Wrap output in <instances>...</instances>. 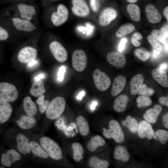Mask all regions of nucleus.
Segmentation results:
<instances>
[{
    "mask_svg": "<svg viewBox=\"0 0 168 168\" xmlns=\"http://www.w3.org/2000/svg\"><path fill=\"white\" fill-rule=\"evenodd\" d=\"M6 19L8 25L13 33L22 35H34L38 33L36 23L19 17L9 15Z\"/></svg>",
    "mask_w": 168,
    "mask_h": 168,
    "instance_id": "f257e3e1",
    "label": "nucleus"
},
{
    "mask_svg": "<svg viewBox=\"0 0 168 168\" xmlns=\"http://www.w3.org/2000/svg\"><path fill=\"white\" fill-rule=\"evenodd\" d=\"M109 129L102 128L103 134L106 138H112L116 142L122 143L125 140V135L118 122L116 120H111L109 123Z\"/></svg>",
    "mask_w": 168,
    "mask_h": 168,
    "instance_id": "f03ea898",
    "label": "nucleus"
},
{
    "mask_svg": "<svg viewBox=\"0 0 168 168\" xmlns=\"http://www.w3.org/2000/svg\"><path fill=\"white\" fill-rule=\"evenodd\" d=\"M66 103L64 99L58 96L49 103L46 111V115L48 119L53 120L60 117L64 110Z\"/></svg>",
    "mask_w": 168,
    "mask_h": 168,
    "instance_id": "7ed1b4c3",
    "label": "nucleus"
},
{
    "mask_svg": "<svg viewBox=\"0 0 168 168\" xmlns=\"http://www.w3.org/2000/svg\"><path fill=\"white\" fill-rule=\"evenodd\" d=\"M40 143L44 150L53 159L58 160L62 158L61 148L58 144L52 139L44 137L40 139Z\"/></svg>",
    "mask_w": 168,
    "mask_h": 168,
    "instance_id": "20e7f679",
    "label": "nucleus"
},
{
    "mask_svg": "<svg viewBox=\"0 0 168 168\" xmlns=\"http://www.w3.org/2000/svg\"><path fill=\"white\" fill-rule=\"evenodd\" d=\"M37 14L36 9L34 6L21 3L17 5L16 12L9 15L16 16L35 23Z\"/></svg>",
    "mask_w": 168,
    "mask_h": 168,
    "instance_id": "39448f33",
    "label": "nucleus"
},
{
    "mask_svg": "<svg viewBox=\"0 0 168 168\" xmlns=\"http://www.w3.org/2000/svg\"><path fill=\"white\" fill-rule=\"evenodd\" d=\"M18 96L17 90L12 84L7 82L0 83V98L8 102L16 100Z\"/></svg>",
    "mask_w": 168,
    "mask_h": 168,
    "instance_id": "423d86ee",
    "label": "nucleus"
},
{
    "mask_svg": "<svg viewBox=\"0 0 168 168\" xmlns=\"http://www.w3.org/2000/svg\"><path fill=\"white\" fill-rule=\"evenodd\" d=\"M68 15L69 11L67 8L64 5L60 4L58 6L56 10L51 14V21L54 26H60L67 21Z\"/></svg>",
    "mask_w": 168,
    "mask_h": 168,
    "instance_id": "0eeeda50",
    "label": "nucleus"
},
{
    "mask_svg": "<svg viewBox=\"0 0 168 168\" xmlns=\"http://www.w3.org/2000/svg\"><path fill=\"white\" fill-rule=\"evenodd\" d=\"M72 62L75 70L79 72L83 71L87 63V57L85 52L80 49L75 50L72 54Z\"/></svg>",
    "mask_w": 168,
    "mask_h": 168,
    "instance_id": "6e6552de",
    "label": "nucleus"
},
{
    "mask_svg": "<svg viewBox=\"0 0 168 168\" xmlns=\"http://www.w3.org/2000/svg\"><path fill=\"white\" fill-rule=\"evenodd\" d=\"M93 78L96 88L100 91L106 90L110 85L111 81L108 76L99 69L94 71Z\"/></svg>",
    "mask_w": 168,
    "mask_h": 168,
    "instance_id": "1a4fd4ad",
    "label": "nucleus"
},
{
    "mask_svg": "<svg viewBox=\"0 0 168 168\" xmlns=\"http://www.w3.org/2000/svg\"><path fill=\"white\" fill-rule=\"evenodd\" d=\"M49 50L55 59L61 63L65 62L68 58V53L63 46L58 41H51L49 46Z\"/></svg>",
    "mask_w": 168,
    "mask_h": 168,
    "instance_id": "9d476101",
    "label": "nucleus"
},
{
    "mask_svg": "<svg viewBox=\"0 0 168 168\" xmlns=\"http://www.w3.org/2000/svg\"><path fill=\"white\" fill-rule=\"evenodd\" d=\"M37 54V50L35 48L27 45L23 47L20 50L17 55V58L21 63H28L36 59Z\"/></svg>",
    "mask_w": 168,
    "mask_h": 168,
    "instance_id": "9b49d317",
    "label": "nucleus"
},
{
    "mask_svg": "<svg viewBox=\"0 0 168 168\" xmlns=\"http://www.w3.org/2000/svg\"><path fill=\"white\" fill-rule=\"evenodd\" d=\"M72 6L71 10L75 16L81 17L88 16L90 13V10L85 0H72Z\"/></svg>",
    "mask_w": 168,
    "mask_h": 168,
    "instance_id": "f8f14e48",
    "label": "nucleus"
},
{
    "mask_svg": "<svg viewBox=\"0 0 168 168\" xmlns=\"http://www.w3.org/2000/svg\"><path fill=\"white\" fill-rule=\"evenodd\" d=\"M106 57L108 62L116 68H124L126 63L125 56L120 52H110L107 54Z\"/></svg>",
    "mask_w": 168,
    "mask_h": 168,
    "instance_id": "ddd939ff",
    "label": "nucleus"
},
{
    "mask_svg": "<svg viewBox=\"0 0 168 168\" xmlns=\"http://www.w3.org/2000/svg\"><path fill=\"white\" fill-rule=\"evenodd\" d=\"M137 132L140 138H147L149 140L152 139L154 133L152 125L146 120H143L138 124Z\"/></svg>",
    "mask_w": 168,
    "mask_h": 168,
    "instance_id": "4468645a",
    "label": "nucleus"
},
{
    "mask_svg": "<svg viewBox=\"0 0 168 168\" xmlns=\"http://www.w3.org/2000/svg\"><path fill=\"white\" fill-rule=\"evenodd\" d=\"M117 15V12L115 9L110 7L106 8L100 16L99 23L102 26H107L116 18Z\"/></svg>",
    "mask_w": 168,
    "mask_h": 168,
    "instance_id": "2eb2a0df",
    "label": "nucleus"
},
{
    "mask_svg": "<svg viewBox=\"0 0 168 168\" xmlns=\"http://www.w3.org/2000/svg\"><path fill=\"white\" fill-rule=\"evenodd\" d=\"M21 158L20 155L14 149L8 150L6 153L2 155L1 164L3 166L10 167L12 163L19 161Z\"/></svg>",
    "mask_w": 168,
    "mask_h": 168,
    "instance_id": "dca6fc26",
    "label": "nucleus"
},
{
    "mask_svg": "<svg viewBox=\"0 0 168 168\" xmlns=\"http://www.w3.org/2000/svg\"><path fill=\"white\" fill-rule=\"evenodd\" d=\"M145 11L147 20L153 24L160 22L162 17L157 9L153 5L148 4L145 8Z\"/></svg>",
    "mask_w": 168,
    "mask_h": 168,
    "instance_id": "f3484780",
    "label": "nucleus"
},
{
    "mask_svg": "<svg viewBox=\"0 0 168 168\" xmlns=\"http://www.w3.org/2000/svg\"><path fill=\"white\" fill-rule=\"evenodd\" d=\"M12 110L10 104L0 98V123H3L9 119Z\"/></svg>",
    "mask_w": 168,
    "mask_h": 168,
    "instance_id": "a211bd4d",
    "label": "nucleus"
},
{
    "mask_svg": "<svg viewBox=\"0 0 168 168\" xmlns=\"http://www.w3.org/2000/svg\"><path fill=\"white\" fill-rule=\"evenodd\" d=\"M162 108L158 104L155 105L153 108L147 110L143 116L144 119L148 122L154 124L157 121L158 116L161 114Z\"/></svg>",
    "mask_w": 168,
    "mask_h": 168,
    "instance_id": "6ab92c4d",
    "label": "nucleus"
},
{
    "mask_svg": "<svg viewBox=\"0 0 168 168\" xmlns=\"http://www.w3.org/2000/svg\"><path fill=\"white\" fill-rule=\"evenodd\" d=\"M17 147L22 154L26 155L30 153V149L27 138L23 134L20 133L16 137Z\"/></svg>",
    "mask_w": 168,
    "mask_h": 168,
    "instance_id": "aec40b11",
    "label": "nucleus"
},
{
    "mask_svg": "<svg viewBox=\"0 0 168 168\" xmlns=\"http://www.w3.org/2000/svg\"><path fill=\"white\" fill-rule=\"evenodd\" d=\"M126 82V79L124 76L117 77L114 80L112 85L111 94L115 96L120 93L124 89Z\"/></svg>",
    "mask_w": 168,
    "mask_h": 168,
    "instance_id": "412c9836",
    "label": "nucleus"
},
{
    "mask_svg": "<svg viewBox=\"0 0 168 168\" xmlns=\"http://www.w3.org/2000/svg\"><path fill=\"white\" fill-rule=\"evenodd\" d=\"M152 73L154 79L160 85L164 87H168V75L165 70L155 69L153 70Z\"/></svg>",
    "mask_w": 168,
    "mask_h": 168,
    "instance_id": "4be33fe9",
    "label": "nucleus"
},
{
    "mask_svg": "<svg viewBox=\"0 0 168 168\" xmlns=\"http://www.w3.org/2000/svg\"><path fill=\"white\" fill-rule=\"evenodd\" d=\"M144 81L143 76L138 74L133 76L130 82V91L133 95H136L141 88Z\"/></svg>",
    "mask_w": 168,
    "mask_h": 168,
    "instance_id": "5701e85b",
    "label": "nucleus"
},
{
    "mask_svg": "<svg viewBox=\"0 0 168 168\" xmlns=\"http://www.w3.org/2000/svg\"><path fill=\"white\" fill-rule=\"evenodd\" d=\"M129 101V98L127 95H120L114 100L113 105L114 109L119 112L124 111L126 108Z\"/></svg>",
    "mask_w": 168,
    "mask_h": 168,
    "instance_id": "b1692460",
    "label": "nucleus"
},
{
    "mask_svg": "<svg viewBox=\"0 0 168 168\" xmlns=\"http://www.w3.org/2000/svg\"><path fill=\"white\" fill-rule=\"evenodd\" d=\"M24 110L27 115L33 117L37 113V108L35 103L29 96L24 98L23 101Z\"/></svg>",
    "mask_w": 168,
    "mask_h": 168,
    "instance_id": "393cba45",
    "label": "nucleus"
},
{
    "mask_svg": "<svg viewBox=\"0 0 168 168\" xmlns=\"http://www.w3.org/2000/svg\"><path fill=\"white\" fill-rule=\"evenodd\" d=\"M45 91L43 81L41 80H35L30 89V94L35 97H38L44 94Z\"/></svg>",
    "mask_w": 168,
    "mask_h": 168,
    "instance_id": "a878e982",
    "label": "nucleus"
},
{
    "mask_svg": "<svg viewBox=\"0 0 168 168\" xmlns=\"http://www.w3.org/2000/svg\"><path fill=\"white\" fill-rule=\"evenodd\" d=\"M114 156L116 159L127 162L129 160L130 156L125 147L118 145L114 148Z\"/></svg>",
    "mask_w": 168,
    "mask_h": 168,
    "instance_id": "bb28decb",
    "label": "nucleus"
},
{
    "mask_svg": "<svg viewBox=\"0 0 168 168\" xmlns=\"http://www.w3.org/2000/svg\"><path fill=\"white\" fill-rule=\"evenodd\" d=\"M106 143L105 139L99 135H96L92 137L87 143V147L89 151H95L100 146H104Z\"/></svg>",
    "mask_w": 168,
    "mask_h": 168,
    "instance_id": "cd10ccee",
    "label": "nucleus"
},
{
    "mask_svg": "<svg viewBox=\"0 0 168 168\" xmlns=\"http://www.w3.org/2000/svg\"><path fill=\"white\" fill-rule=\"evenodd\" d=\"M36 119L32 117L24 115L21 116L16 122L18 125L24 129H29L33 128L36 123Z\"/></svg>",
    "mask_w": 168,
    "mask_h": 168,
    "instance_id": "c85d7f7f",
    "label": "nucleus"
},
{
    "mask_svg": "<svg viewBox=\"0 0 168 168\" xmlns=\"http://www.w3.org/2000/svg\"><path fill=\"white\" fill-rule=\"evenodd\" d=\"M76 124L79 133L83 136H86L89 132L90 128L87 121L82 115L78 116L76 119Z\"/></svg>",
    "mask_w": 168,
    "mask_h": 168,
    "instance_id": "c756f323",
    "label": "nucleus"
},
{
    "mask_svg": "<svg viewBox=\"0 0 168 168\" xmlns=\"http://www.w3.org/2000/svg\"><path fill=\"white\" fill-rule=\"evenodd\" d=\"M29 143L30 150L35 155L44 159H46L49 157L48 153L38 142L32 141Z\"/></svg>",
    "mask_w": 168,
    "mask_h": 168,
    "instance_id": "7c9ffc66",
    "label": "nucleus"
},
{
    "mask_svg": "<svg viewBox=\"0 0 168 168\" xmlns=\"http://www.w3.org/2000/svg\"><path fill=\"white\" fill-rule=\"evenodd\" d=\"M127 10L133 21H138L140 20V10L138 5L133 3L129 4L127 6Z\"/></svg>",
    "mask_w": 168,
    "mask_h": 168,
    "instance_id": "2f4dec72",
    "label": "nucleus"
},
{
    "mask_svg": "<svg viewBox=\"0 0 168 168\" xmlns=\"http://www.w3.org/2000/svg\"><path fill=\"white\" fill-rule=\"evenodd\" d=\"M122 125L128 128L132 133H136L137 132L138 123L137 120L130 115H128L125 120L122 121Z\"/></svg>",
    "mask_w": 168,
    "mask_h": 168,
    "instance_id": "473e14b6",
    "label": "nucleus"
},
{
    "mask_svg": "<svg viewBox=\"0 0 168 168\" xmlns=\"http://www.w3.org/2000/svg\"><path fill=\"white\" fill-rule=\"evenodd\" d=\"M73 157L74 161L79 162L83 158L84 150L82 145L78 142H74L72 145Z\"/></svg>",
    "mask_w": 168,
    "mask_h": 168,
    "instance_id": "72a5a7b5",
    "label": "nucleus"
},
{
    "mask_svg": "<svg viewBox=\"0 0 168 168\" xmlns=\"http://www.w3.org/2000/svg\"><path fill=\"white\" fill-rule=\"evenodd\" d=\"M89 166L93 168H107L109 163L105 160H102L97 157L94 156L91 157L89 161Z\"/></svg>",
    "mask_w": 168,
    "mask_h": 168,
    "instance_id": "f704fd0d",
    "label": "nucleus"
},
{
    "mask_svg": "<svg viewBox=\"0 0 168 168\" xmlns=\"http://www.w3.org/2000/svg\"><path fill=\"white\" fill-rule=\"evenodd\" d=\"M134 26L131 23H127L121 26L117 31L116 35L118 37H121L135 30Z\"/></svg>",
    "mask_w": 168,
    "mask_h": 168,
    "instance_id": "c9c22d12",
    "label": "nucleus"
},
{
    "mask_svg": "<svg viewBox=\"0 0 168 168\" xmlns=\"http://www.w3.org/2000/svg\"><path fill=\"white\" fill-rule=\"evenodd\" d=\"M147 39L152 45L153 53L156 54H160L162 51V47L159 41L151 35H148Z\"/></svg>",
    "mask_w": 168,
    "mask_h": 168,
    "instance_id": "e433bc0d",
    "label": "nucleus"
},
{
    "mask_svg": "<svg viewBox=\"0 0 168 168\" xmlns=\"http://www.w3.org/2000/svg\"><path fill=\"white\" fill-rule=\"evenodd\" d=\"M153 138L159 141L162 144H165L168 139V132L164 130H158L154 133Z\"/></svg>",
    "mask_w": 168,
    "mask_h": 168,
    "instance_id": "4c0bfd02",
    "label": "nucleus"
},
{
    "mask_svg": "<svg viewBox=\"0 0 168 168\" xmlns=\"http://www.w3.org/2000/svg\"><path fill=\"white\" fill-rule=\"evenodd\" d=\"M137 106L139 108L150 106L152 104L151 99L148 96L140 95L136 99Z\"/></svg>",
    "mask_w": 168,
    "mask_h": 168,
    "instance_id": "58836bf2",
    "label": "nucleus"
},
{
    "mask_svg": "<svg viewBox=\"0 0 168 168\" xmlns=\"http://www.w3.org/2000/svg\"><path fill=\"white\" fill-rule=\"evenodd\" d=\"M134 54L139 59L143 61H147L150 56V54L148 51L142 49H136L135 51Z\"/></svg>",
    "mask_w": 168,
    "mask_h": 168,
    "instance_id": "ea45409f",
    "label": "nucleus"
},
{
    "mask_svg": "<svg viewBox=\"0 0 168 168\" xmlns=\"http://www.w3.org/2000/svg\"><path fill=\"white\" fill-rule=\"evenodd\" d=\"M152 35L158 41L163 44L166 42V39L167 38L161 30L157 29H154L151 32Z\"/></svg>",
    "mask_w": 168,
    "mask_h": 168,
    "instance_id": "a19ab883",
    "label": "nucleus"
},
{
    "mask_svg": "<svg viewBox=\"0 0 168 168\" xmlns=\"http://www.w3.org/2000/svg\"><path fill=\"white\" fill-rule=\"evenodd\" d=\"M154 93L155 91L153 88L148 87L145 84H144L138 93L140 95L149 97L152 96Z\"/></svg>",
    "mask_w": 168,
    "mask_h": 168,
    "instance_id": "79ce46f5",
    "label": "nucleus"
},
{
    "mask_svg": "<svg viewBox=\"0 0 168 168\" xmlns=\"http://www.w3.org/2000/svg\"><path fill=\"white\" fill-rule=\"evenodd\" d=\"M11 31L0 25V41H5L11 37Z\"/></svg>",
    "mask_w": 168,
    "mask_h": 168,
    "instance_id": "37998d69",
    "label": "nucleus"
},
{
    "mask_svg": "<svg viewBox=\"0 0 168 168\" xmlns=\"http://www.w3.org/2000/svg\"><path fill=\"white\" fill-rule=\"evenodd\" d=\"M142 39V36L141 34L138 32L135 33L131 38V42L132 44L135 46L138 47L140 45V43L138 40Z\"/></svg>",
    "mask_w": 168,
    "mask_h": 168,
    "instance_id": "c03bdc74",
    "label": "nucleus"
},
{
    "mask_svg": "<svg viewBox=\"0 0 168 168\" xmlns=\"http://www.w3.org/2000/svg\"><path fill=\"white\" fill-rule=\"evenodd\" d=\"M49 102L47 100H44L40 105H38V108L40 112L44 113L46 111Z\"/></svg>",
    "mask_w": 168,
    "mask_h": 168,
    "instance_id": "a18cd8bd",
    "label": "nucleus"
},
{
    "mask_svg": "<svg viewBox=\"0 0 168 168\" xmlns=\"http://www.w3.org/2000/svg\"><path fill=\"white\" fill-rule=\"evenodd\" d=\"M65 71L66 69L64 66H62L59 68L58 73V80L59 81H62L63 80Z\"/></svg>",
    "mask_w": 168,
    "mask_h": 168,
    "instance_id": "49530a36",
    "label": "nucleus"
},
{
    "mask_svg": "<svg viewBox=\"0 0 168 168\" xmlns=\"http://www.w3.org/2000/svg\"><path fill=\"white\" fill-rule=\"evenodd\" d=\"M127 42V40L125 38H122L118 46V51L122 52L125 48V44Z\"/></svg>",
    "mask_w": 168,
    "mask_h": 168,
    "instance_id": "de8ad7c7",
    "label": "nucleus"
},
{
    "mask_svg": "<svg viewBox=\"0 0 168 168\" xmlns=\"http://www.w3.org/2000/svg\"><path fill=\"white\" fill-rule=\"evenodd\" d=\"M159 101L160 103L162 105L168 106L167 97L162 96L160 97Z\"/></svg>",
    "mask_w": 168,
    "mask_h": 168,
    "instance_id": "09e8293b",
    "label": "nucleus"
},
{
    "mask_svg": "<svg viewBox=\"0 0 168 168\" xmlns=\"http://www.w3.org/2000/svg\"><path fill=\"white\" fill-rule=\"evenodd\" d=\"M90 5L92 10L94 12H96L98 9L97 2L96 0H90Z\"/></svg>",
    "mask_w": 168,
    "mask_h": 168,
    "instance_id": "8fccbe9b",
    "label": "nucleus"
},
{
    "mask_svg": "<svg viewBox=\"0 0 168 168\" xmlns=\"http://www.w3.org/2000/svg\"><path fill=\"white\" fill-rule=\"evenodd\" d=\"M162 120L163 124L165 127L168 128V113H166L163 116Z\"/></svg>",
    "mask_w": 168,
    "mask_h": 168,
    "instance_id": "3c124183",
    "label": "nucleus"
},
{
    "mask_svg": "<svg viewBox=\"0 0 168 168\" xmlns=\"http://www.w3.org/2000/svg\"><path fill=\"white\" fill-rule=\"evenodd\" d=\"M38 64V62L36 59L31 61L28 63V66L30 68L33 67Z\"/></svg>",
    "mask_w": 168,
    "mask_h": 168,
    "instance_id": "603ef678",
    "label": "nucleus"
},
{
    "mask_svg": "<svg viewBox=\"0 0 168 168\" xmlns=\"http://www.w3.org/2000/svg\"><path fill=\"white\" fill-rule=\"evenodd\" d=\"M45 96L44 95L40 96L36 100V103L38 105H40L44 100Z\"/></svg>",
    "mask_w": 168,
    "mask_h": 168,
    "instance_id": "864d4df0",
    "label": "nucleus"
},
{
    "mask_svg": "<svg viewBox=\"0 0 168 168\" xmlns=\"http://www.w3.org/2000/svg\"><path fill=\"white\" fill-rule=\"evenodd\" d=\"M168 68V64L166 63H164L161 64L158 67V69L165 70Z\"/></svg>",
    "mask_w": 168,
    "mask_h": 168,
    "instance_id": "5fc2aeb1",
    "label": "nucleus"
},
{
    "mask_svg": "<svg viewBox=\"0 0 168 168\" xmlns=\"http://www.w3.org/2000/svg\"><path fill=\"white\" fill-rule=\"evenodd\" d=\"M85 92L84 91H81L79 92L77 96V99L78 100H81L82 97L84 96Z\"/></svg>",
    "mask_w": 168,
    "mask_h": 168,
    "instance_id": "6e6d98bb",
    "label": "nucleus"
},
{
    "mask_svg": "<svg viewBox=\"0 0 168 168\" xmlns=\"http://www.w3.org/2000/svg\"><path fill=\"white\" fill-rule=\"evenodd\" d=\"M160 30L165 35V36L167 38L168 35L167 30V29L164 27H162Z\"/></svg>",
    "mask_w": 168,
    "mask_h": 168,
    "instance_id": "4d7b16f0",
    "label": "nucleus"
},
{
    "mask_svg": "<svg viewBox=\"0 0 168 168\" xmlns=\"http://www.w3.org/2000/svg\"><path fill=\"white\" fill-rule=\"evenodd\" d=\"M164 15L167 20H168V7L167 6L164 9L163 11Z\"/></svg>",
    "mask_w": 168,
    "mask_h": 168,
    "instance_id": "13d9d810",
    "label": "nucleus"
},
{
    "mask_svg": "<svg viewBox=\"0 0 168 168\" xmlns=\"http://www.w3.org/2000/svg\"><path fill=\"white\" fill-rule=\"evenodd\" d=\"M44 77V75L43 74H40L34 78V80L37 81L41 80V79L43 78Z\"/></svg>",
    "mask_w": 168,
    "mask_h": 168,
    "instance_id": "bf43d9fd",
    "label": "nucleus"
},
{
    "mask_svg": "<svg viewBox=\"0 0 168 168\" xmlns=\"http://www.w3.org/2000/svg\"><path fill=\"white\" fill-rule=\"evenodd\" d=\"M97 105V102L96 101H93L91 104V110H94L95 109L96 106Z\"/></svg>",
    "mask_w": 168,
    "mask_h": 168,
    "instance_id": "052dcab7",
    "label": "nucleus"
},
{
    "mask_svg": "<svg viewBox=\"0 0 168 168\" xmlns=\"http://www.w3.org/2000/svg\"><path fill=\"white\" fill-rule=\"evenodd\" d=\"M160 54H155L153 52L152 53V54H151L152 58L153 59H156L157 58H158L159 57Z\"/></svg>",
    "mask_w": 168,
    "mask_h": 168,
    "instance_id": "680f3d73",
    "label": "nucleus"
},
{
    "mask_svg": "<svg viewBox=\"0 0 168 168\" xmlns=\"http://www.w3.org/2000/svg\"><path fill=\"white\" fill-rule=\"evenodd\" d=\"M164 48L165 51L167 53L168 52V41H166V43L164 44Z\"/></svg>",
    "mask_w": 168,
    "mask_h": 168,
    "instance_id": "e2e57ef3",
    "label": "nucleus"
},
{
    "mask_svg": "<svg viewBox=\"0 0 168 168\" xmlns=\"http://www.w3.org/2000/svg\"><path fill=\"white\" fill-rule=\"evenodd\" d=\"M128 2L131 3H134L137 2L138 0H126Z\"/></svg>",
    "mask_w": 168,
    "mask_h": 168,
    "instance_id": "0e129e2a",
    "label": "nucleus"
},
{
    "mask_svg": "<svg viewBox=\"0 0 168 168\" xmlns=\"http://www.w3.org/2000/svg\"></svg>",
    "mask_w": 168,
    "mask_h": 168,
    "instance_id": "69168bd1",
    "label": "nucleus"
},
{
    "mask_svg": "<svg viewBox=\"0 0 168 168\" xmlns=\"http://www.w3.org/2000/svg\"></svg>",
    "mask_w": 168,
    "mask_h": 168,
    "instance_id": "338daca9",
    "label": "nucleus"
}]
</instances>
